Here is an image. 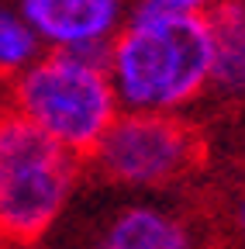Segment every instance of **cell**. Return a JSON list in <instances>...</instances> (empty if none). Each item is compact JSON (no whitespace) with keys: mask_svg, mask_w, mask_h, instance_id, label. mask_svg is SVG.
I'll use <instances>...</instances> for the list:
<instances>
[{"mask_svg":"<svg viewBox=\"0 0 245 249\" xmlns=\"http://www.w3.org/2000/svg\"><path fill=\"white\" fill-rule=\"evenodd\" d=\"M214 66L207 7L197 0H145L111 49L117 97L131 114H166L194 101Z\"/></svg>","mask_w":245,"mask_h":249,"instance_id":"obj_1","label":"cell"},{"mask_svg":"<svg viewBox=\"0 0 245 249\" xmlns=\"http://www.w3.org/2000/svg\"><path fill=\"white\" fill-rule=\"evenodd\" d=\"M76 183V156L17 111L0 114V246L38 242L63 214Z\"/></svg>","mask_w":245,"mask_h":249,"instance_id":"obj_2","label":"cell"},{"mask_svg":"<svg viewBox=\"0 0 245 249\" xmlns=\"http://www.w3.org/2000/svg\"><path fill=\"white\" fill-rule=\"evenodd\" d=\"M14 101L21 118H28L73 156L94 152L117 118L114 87L107 83L104 70L94 59L66 49L21 70Z\"/></svg>","mask_w":245,"mask_h":249,"instance_id":"obj_3","label":"cell"},{"mask_svg":"<svg viewBox=\"0 0 245 249\" xmlns=\"http://www.w3.org/2000/svg\"><path fill=\"white\" fill-rule=\"evenodd\" d=\"M97 170L125 187L183 183L204 163L197 128L173 114H121L97 142Z\"/></svg>","mask_w":245,"mask_h":249,"instance_id":"obj_4","label":"cell"},{"mask_svg":"<svg viewBox=\"0 0 245 249\" xmlns=\"http://www.w3.org/2000/svg\"><path fill=\"white\" fill-rule=\"evenodd\" d=\"M94 249H200V235L180 211L159 204H128L104 222Z\"/></svg>","mask_w":245,"mask_h":249,"instance_id":"obj_5","label":"cell"},{"mask_svg":"<svg viewBox=\"0 0 245 249\" xmlns=\"http://www.w3.org/2000/svg\"><path fill=\"white\" fill-rule=\"evenodd\" d=\"M17 14L42 38L86 49L114 31L121 4L114 0H24Z\"/></svg>","mask_w":245,"mask_h":249,"instance_id":"obj_6","label":"cell"},{"mask_svg":"<svg viewBox=\"0 0 245 249\" xmlns=\"http://www.w3.org/2000/svg\"><path fill=\"white\" fill-rule=\"evenodd\" d=\"M211 11L214 18H207V24L214 35V66L207 83L242 97L245 93V7L225 4Z\"/></svg>","mask_w":245,"mask_h":249,"instance_id":"obj_7","label":"cell"},{"mask_svg":"<svg viewBox=\"0 0 245 249\" xmlns=\"http://www.w3.org/2000/svg\"><path fill=\"white\" fill-rule=\"evenodd\" d=\"M35 52H38L35 31L21 21V14L0 7V70L24 66L28 59H35Z\"/></svg>","mask_w":245,"mask_h":249,"instance_id":"obj_8","label":"cell"},{"mask_svg":"<svg viewBox=\"0 0 245 249\" xmlns=\"http://www.w3.org/2000/svg\"><path fill=\"white\" fill-rule=\"evenodd\" d=\"M235 222H238V232H242V239H245V197L238 201V211H235Z\"/></svg>","mask_w":245,"mask_h":249,"instance_id":"obj_9","label":"cell"}]
</instances>
